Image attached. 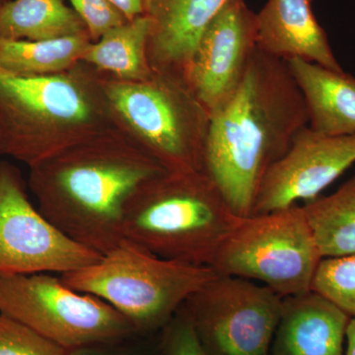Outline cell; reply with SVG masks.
I'll return each instance as SVG.
<instances>
[{
  "label": "cell",
  "mask_w": 355,
  "mask_h": 355,
  "mask_svg": "<svg viewBox=\"0 0 355 355\" xmlns=\"http://www.w3.org/2000/svg\"><path fill=\"white\" fill-rule=\"evenodd\" d=\"M88 34L62 0H9L0 6V39L48 41Z\"/></svg>",
  "instance_id": "obj_17"
},
{
  "label": "cell",
  "mask_w": 355,
  "mask_h": 355,
  "mask_svg": "<svg viewBox=\"0 0 355 355\" xmlns=\"http://www.w3.org/2000/svg\"><path fill=\"white\" fill-rule=\"evenodd\" d=\"M9 0H0V6H3L4 3H6V2H8Z\"/></svg>",
  "instance_id": "obj_28"
},
{
  "label": "cell",
  "mask_w": 355,
  "mask_h": 355,
  "mask_svg": "<svg viewBox=\"0 0 355 355\" xmlns=\"http://www.w3.org/2000/svg\"><path fill=\"white\" fill-rule=\"evenodd\" d=\"M241 219L205 173L165 171L128 200L123 237L159 258L210 266Z\"/></svg>",
  "instance_id": "obj_3"
},
{
  "label": "cell",
  "mask_w": 355,
  "mask_h": 355,
  "mask_svg": "<svg viewBox=\"0 0 355 355\" xmlns=\"http://www.w3.org/2000/svg\"><path fill=\"white\" fill-rule=\"evenodd\" d=\"M87 28L89 37L99 40L110 30L128 22L107 0H69Z\"/></svg>",
  "instance_id": "obj_25"
},
{
  "label": "cell",
  "mask_w": 355,
  "mask_h": 355,
  "mask_svg": "<svg viewBox=\"0 0 355 355\" xmlns=\"http://www.w3.org/2000/svg\"><path fill=\"white\" fill-rule=\"evenodd\" d=\"M308 121L286 60L256 49L237 87L210 113L203 156V173L236 216L253 214L266 172Z\"/></svg>",
  "instance_id": "obj_1"
},
{
  "label": "cell",
  "mask_w": 355,
  "mask_h": 355,
  "mask_svg": "<svg viewBox=\"0 0 355 355\" xmlns=\"http://www.w3.org/2000/svg\"><path fill=\"white\" fill-rule=\"evenodd\" d=\"M216 275L210 266L165 260L125 238L92 265L60 277L70 288L108 303L146 335L162 330Z\"/></svg>",
  "instance_id": "obj_4"
},
{
  "label": "cell",
  "mask_w": 355,
  "mask_h": 355,
  "mask_svg": "<svg viewBox=\"0 0 355 355\" xmlns=\"http://www.w3.org/2000/svg\"><path fill=\"white\" fill-rule=\"evenodd\" d=\"M169 83L111 84L108 96L119 113L150 147L168 172H203L210 113L193 93Z\"/></svg>",
  "instance_id": "obj_7"
},
{
  "label": "cell",
  "mask_w": 355,
  "mask_h": 355,
  "mask_svg": "<svg viewBox=\"0 0 355 355\" xmlns=\"http://www.w3.org/2000/svg\"><path fill=\"white\" fill-rule=\"evenodd\" d=\"M69 355H162L160 331L84 345L69 350Z\"/></svg>",
  "instance_id": "obj_23"
},
{
  "label": "cell",
  "mask_w": 355,
  "mask_h": 355,
  "mask_svg": "<svg viewBox=\"0 0 355 355\" xmlns=\"http://www.w3.org/2000/svg\"><path fill=\"white\" fill-rule=\"evenodd\" d=\"M101 258L53 225L30 202L17 170L0 162V275H62Z\"/></svg>",
  "instance_id": "obj_9"
},
{
  "label": "cell",
  "mask_w": 355,
  "mask_h": 355,
  "mask_svg": "<svg viewBox=\"0 0 355 355\" xmlns=\"http://www.w3.org/2000/svg\"><path fill=\"white\" fill-rule=\"evenodd\" d=\"M284 297L266 286L217 275L184 302L207 355H270Z\"/></svg>",
  "instance_id": "obj_8"
},
{
  "label": "cell",
  "mask_w": 355,
  "mask_h": 355,
  "mask_svg": "<svg viewBox=\"0 0 355 355\" xmlns=\"http://www.w3.org/2000/svg\"><path fill=\"white\" fill-rule=\"evenodd\" d=\"M350 318L315 291L284 298L270 355H343Z\"/></svg>",
  "instance_id": "obj_14"
},
{
  "label": "cell",
  "mask_w": 355,
  "mask_h": 355,
  "mask_svg": "<svg viewBox=\"0 0 355 355\" xmlns=\"http://www.w3.org/2000/svg\"><path fill=\"white\" fill-rule=\"evenodd\" d=\"M150 29L151 21L146 15L116 26L97 43L89 44L81 60L130 81L149 80L151 71L146 53Z\"/></svg>",
  "instance_id": "obj_18"
},
{
  "label": "cell",
  "mask_w": 355,
  "mask_h": 355,
  "mask_svg": "<svg viewBox=\"0 0 355 355\" xmlns=\"http://www.w3.org/2000/svg\"><path fill=\"white\" fill-rule=\"evenodd\" d=\"M162 355H207L184 304L160 331Z\"/></svg>",
  "instance_id": "obj_24"
},
{
  "label": "cell",
  "mask_w": 355,
  "mask_h": 355,
  "mask_svg": "<svg viewBox=\"0 0 355 355\" xmlns=\"http://www.w3.org/2000/svg\"><path fill=\"white\" fill-rule=\"evenodd\" d=\"M311 289L355 317V254L322 259Z\"/></svg>",
  "instance_id": "obj_21"
},
{
  "label": "cell",
  "mask_w": 355,
  "mask_h": 355,
  "mask_svg": "<svg viewBox=\"0 0 355 355\" xmlns=\"http://www.w3.org/2000/svg\"><path fill=\"white\" fill-rule=\"evenodd\" d=\"M89 35L48 41L0 39V70L18 76H50L83 58Z\"/></svg>",
  "instance_id": "obj_20"
},
{
  "label": "cell",
  "mask_w": 355,
  "mask_h": 355,
  "mask_svg": "<svg viewBox=\"0 0 355 355\" xmlns=\"http://www.w3.org/2000/svg\"><path fill=\"white\" fill-rule=\"evenodd\" d=\"M118 9L127 21L135 20V18L144 14L146 0H107Z\"/></svg>",
  "instance_id": "obj_26"
},
{
  "label": "cell",
  "mask_w": 355,
  "mask_h": 355,
  "mask_svg": "<svg viewBox=\"0 0 355 355\" xmlns=\"http://www.w3.org/2000/svg\"><path fill=\"white\" fill-rule=\"evenodd\" d=\"M257 49L272 57L300 58L343 71L328 36L315 17L311 0H268L256 14Z\"/></svg>",
  "instance_id": "obj_13"
},
{
  "label": "cell",
  "mask_w": 355,
  "mask_h": 355,
  "mask_svg": "<svg viewBox=\"0 0 355 355\" xmlns=\"http://www.w3.org/2000/svg\"><path fill=\"white\" fill-rule=\"evenodd\" d=\"M286 62L304 99L308 128L328 137L354 135V77L300 58Z\"/></svg>",
  "instance_id": "obj_15"
},
{
  "label": "cell",
  "mask_w": 355,
  "mask_h": 355,
  "mask_svg": "<svg viewBox=\"0 0 355 355\" xmlns=\"http://www.w3.org/2000/svg\"><path fill=\"white\" fill-rule=\"evenodd\" d=\"M228 0H146L151 21L148 44L159 64L180 67L184 76L205 28Z\"/></svg>",
  "instance_id": "obj_16"
},
{
  "label": "cell",
  "mask_w": 355,
  "mask_h": 355,
  "mask_svg": "<svg viewBox=\"0 0 355 355\" xmlns=\"http://www.w3.org/2000/svg\"><path fill=\"white\" fill-rule=\"evenodd\" d=\"M256 13L228 0L205 28L187 70V83L211 113L235 90L257 49Z\"/></svg>",
  "instance_id": "obj_12"
},
{
  "label": "cell",
  "mask_w": 355,
  "mask_h": 355,
  "mask_svg": "<svg viewBox=\"0 0 355 355\" xmlns=\"http://www.w3.org/2000/svg\"><path fill=\"white\" fill-rule=\"evenodd\" d=\"M0 355H69V350L0 313Z\"/></svg>",
  "instance_id": "obj_22"
},
{
  "label": "cell",
  "mask_w": 355,
  "mask_h": 355,
  "mask_svg": "<svg viewBox=\"0 0 355 355\" xmlns=\"http://www.w3.org/2000/svg\"><path fill=\"white\" fill-rule=\"evenodd\" d=\"M323 258L355 254V176L328 197L303 205Z\"/></svg>",
  "instance_id": "obj_19"
},
{
  "label": "cell",
  "mask_w": 355,
  "mask_h": 355,
  "mask_svg": "<svg viewBox=\"0 0 355 355\" xmlns=\"http://www.w3.org/2000/svg\"><path fill=\"white\" fill-rule=\"evenodd\" d=\"M347 349L343 355H355V317L350 318L347 330Z\"/></svg>",
  "instance_id": "obj_27"
},
{
  "label": "cell",
  "mask_w": 355,
  "mask_h": 355,
  "mask_svg": "<svg viewBox=\"0 0 355 355\" xmlns=\"http://www.w3.org/2000/svg\"><path fill=\"white\" fill-rule=\"evenodd\" d=\"M354 163L355 133L328 137L303 128L286 155L266 172L252 216L315 200Z\"/></svg>",
  "instance_id": "obj_10"
},
{
  "label": "cell",
  "mask_w": 355,
  "mask_h": 355,
  "mask_svg": "<svg viewBox=\"0 0 355 355\" xmlns=\"http://www.w3.org/2000/svg\"><path fill=\"white\" fill-rule=\"evenodd\" d=\"M321 252L300 205L242 218L210 268L263 282L282 297L312 291Z\"/></svg>",
  "instance_id": "obj_5"
},
{
  "label": "cell",
  "mask_w": 355,
  "mask_h": 355,
  "mask_svg": "<svg viewBox=\"0 0 355 355\" xmlns=\"http://www.w3.org/2000/svg\"><path fill=\"white\" fill-rule=\"evenodd\" d=\"M0 313L67 350L139 334L108 303L51 273L0 275Z\"/></svg>",
  "instance_id": "obj_6"
},
{
  "label": "cell",
  "mask_w": 355,
  "mask_h": 355,
  "mask_svg": "<svg viewBox=\"0 0 355 355\" xmlns=\"http://www.w3.org/2000/svg\"><path fill=\"white\" fill-rule=\"evenodd\" d=\"M32 168L40 211L70 239L102 256L125 239L130 198L166 171L155 159L121 153L74 154Z\"/></svg>",
  "instance_id": "obj_2"
},
{
  "label": "cell",
  "mask_w": 355,
  "mask_h": 355,
  "mask_svg": "<svg viewBox=\"0 0 355 355\" xmlns=\"http://www.w3.org/2000/svg\"><path fill=\"white\" fill-rule=\"evenodd\" d=\"M89 114L85 96L69 77L0 70V153L20 159L40 123H80Z\"/></svg>",
  "instance_id": "obj_11"
}]
</instances>
